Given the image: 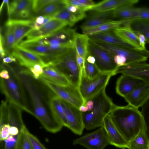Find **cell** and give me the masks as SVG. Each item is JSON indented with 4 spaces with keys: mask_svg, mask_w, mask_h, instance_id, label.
I'll return each instance as SVG.
<instances>
[{
    "mask_svg": "<svg viewBox=\"0 0 149 149\" xmlns=\"http://www.w3.org/2000/svg\"><path fill=\"white\" fill-rule=\"evenodd\" d=\"M53 19H55L66 22L68 25L71 27L78 22L86 17L85 12L79 13H74L65 8L55 13L50 15Z\"/></svg>",
    "mask_w": 149,
    "mask_h": 149,
    "instance_id": "cell-26",
    "label": "cell"
},
{
    "mask_svg": "<svg viewBox=\"0 0 149 149\" xmlns=\"http://www.w3.org/2000/svg\"><path fill=\"white\" fill-rule=\"evenodd\" d=\"M113 20L90 17L81 26V29L94 27Z\"/></svg>",
    "mask_w": 149,
    "mask_h": 149,
    "instance_id": "cell-37",
    "label": "cell"
},
{
    "mask_svg": "<svg viewBox=\"0 0 149 149\" xmlns=\"http://www.w3.org/2000/svg\"><path fill=\"white\" fill-rule=\"evenodd\" d=\"M103 88L91 99L93 107L90 111L82 113L85 128L90 130L102 126L105 117L109 114L115 106Z\"/></svg>",
    "mask_w": 149,
    "mask_h": 149,
    "instance_id": "cell-3",
    "label": "cell"
},
{
    "mask_svg": "<svg viewBox=\"0 0 149 149\" xmlns=\"http://www.w3.org/2000/svg\"><path fill=\"white\" fill-rule=\"evenodd\" d=\"M87 111H91L93 107V102L91 99L87 101L85 105Z\"/></svg>",
    "mask_w": 149,
    "mask_h": 149,
    "instance_id": "cell-51",
    "label": "cell"
},
{
    "mask_svg": "<svg viewBox=\"0 0 149 149\" xmlns=\"http://www.w3.org/2000/svg\"><path fill=\"white\" fill-rule=\"evenodd\" d=\"M58 1V0H32L33 11L36 13L48 4L56 2Z\"/></svg>",
    "mask_w": 149,
    "mask_h": 149,
    "instance_id": "cell-38",
    "label": "cell"
},
{
    "mask_svg": "<svg viewBox=\"0 0 149 149\" xmlns=\"http://www.w3.org/2000/svg\"><path fill=\"white\" fill-rule=\"evenodd\" d=\"M73 145H80L87 149H104L110 145L106 132L102 127L74 139Z\"/></svg>",
    "mask_w": 149,
    "mask_h": 149,
    "instance_id": "cell-11",
    "label": "cell"
},
{
    "mask_svg": "<svg viewBox=\"0 0 149 149\" xmlns=\"http://www.w3.org/2000/svg\"><path fill=\"white\" fill-rule=\"evenodd\" d=\"M68 25L64 21L53 19L42 26L38 30L33 29L26 36V40L31 41L52 34Z\"/></svg>",
    "mask_w": 149,
    "mask_h": 149,
    "instance_id": "cell-18",
    "label": "cell"
},
{
    "mask_svg": "<svg viewBox=\"0 0 149 149\" xmlns=\"http://www.w3.org/2000/svg\"><path fill=\"white\" fill-rule=\"evenodd\" d=\"M139 8V18L149 20V8Z\"/></svg>",
    "mask_w": 149,
    "mask_h": 149,
    "instance_id": "cell-44",
    "label": "cell"
},
{
    "mask_svg": "<svg viewBox=\"0 0 149 149\" xmlns=\"http://www.w3.org/2000/svg\"><path fill=\"white\" fill-rule=\"evenodd\" d=\"M109 115L115 127L128 142L144 132V119L138 108L129 104L124 106L116 105Z\"/></svg>",
    "mask_w": 149,
    "mask_h": 149,
    "instance_id": "cell-2",
    "label": "cell"
},
{
    "mask_svg": "<svg viewBox=\"0 0 149 149\" xmlns=\"http://www.w3.org/2000/svg\"><path fill=\"white\" fill-rule=\"evenodd\" d=\"M9 72L10 78L5 79L0 78V88L8 102L17 106L33 116V113L28 104L26 92L23 84L15 70L11 67Z\"/></svg>",
    "mask_w": 149,
    "mask_h": 149,
    "instance_id": "cell-4",
    "label": "cell"
},
{
    "mask_svg": "<svg viewBox=\"0 0 149 149\" xmlns=\"http://www.w3.org/2000/svg\"><path fill=\"white\" fill-rule=\"evenodd\" d=\"M0 77L4 79H8L10 77L9 71L6 69H2L0 72Z\"/></svg>",
    "mask_w": 149,
    "mask_h": 149,
    "instance_id": "cell-49",
    "label": "cell"
},
{
    "mask_svg": "<svg viewBox=\"0 0 149 149\" xmlns=\"http://www.w3.org/2000/svg\"><path fill=\"white\" fill-rule=\"evenodd\" d=\"M27 130L25 126L20 130L17 141L16 149H32L27 135Z\"/></svg>",
    "mask_w": 149,
    "mask_h": 149,
    "instance_id": "cell-33",
    "label": "cell"
},
{
    "mask_svg": "<svg viewBox=\"0 0 149 149\" xmlns=\"http://www.w3.org/2000/svg\"><path fill=\"white\" fill-rule=\"evenodd\" d=\"M48 97L49 108L53 116L57 121L62 123L63 126L68 127L67 122L60 99L53 92L49 93Z\"/></svg>",
    "mask_w": 149,
    "mask_h": 149,
    "instance_id": "cell-23",
    "label": "cell"
},
{
    "mask_svg": "<svg viewBox=\"0 0 149 149\" xmlns=\"http://www.w3.org/2000/svg\"><path fill=\"white\" fill-rule=\"evenodd\" d=\"M5 34L4 44L6 50L8 51L14 47V29L13 26H7Z\"/></svg>",
    "mask_w": 149,
    "mask_h": 149,
    "instance_id": "cell-34",
    "label": "cell"
},
{
    "mask_svg": "<svg viewBox=\"0 0 149 149\" xmlns=\"http://www.w3.org/2000/svg\"><path fill=\"white\" fill-rule=\"evenodd\" d=\"M136 34L139 38L140 46L143 49H146L145 45L146 40L144 36L141 34L136 33Z\"/></svg>",
    "mask_w": 149,
    "mask_h": 149,
    "instance_id": "cell-47",
    "label": "cell"
},
{
    "mask_svg": "<svg viewBox=\"0 0 149 149\" xmlns=\"http://www.w3.org/2000/svg\"><path fill=\"white\" fill-rule=\"evenodd\" d=\"M129 75L149 84V64L144 62L131 63L118 67L114 73Z\"/></svg>",
    "mask_w": 149,
    "mask_h": 149,
    "instance_id": "cell-15",
    "label": "cell"
},
{
    "mask_svg": "<svg viewBox=\"0 0 149 149\" xmlns=\"http://www.w3.org/2000/svg\"><path fill=\"white\" fill-rule=\"evenodd\" d=\"M143 81L133 77L122 74L117 81L116 87V93L123 97L131 93Z\"/></svg>",
    "mask_w": 149,
    "mask_h": 149,
    "instance_id": "cell-21",
    "label": "cell"
},
{
    "mask_svg": "<svg viewBox=\"0 0 149 149\" xmlns=\"http://www.w3.org/2000/svg\"><path fill=\"white\" fill-rule=\"evenodd\" d=\"M15 71L31 99L33 116L48 132L54 133L60 131L63 126V124L57 121L47 110L43 95L29 71L24 69Z\"/></svg>",
    "mask_w": 149,
    "mask_h": 149,
    "instance_id": "cell-1",
    "label": "cell"
},
{
    "mask_svg": "<svg viewBox=\"0 0 149 149\" xmlns=\"http://www.w3.org/2000/svg\"><path fill=\"white\" fill-rule=\"evenodd\" d=\"M139 1L138 0H105L95 4L91 10L97 13L109 11L123 6H132Z\"/></svg>",
    "mask_w": 149,
    "mask_h": 149,
    "instance_id": "cell-22",
    "label": "cell"
},
{
    "mask_svg": "<svg viewBox=\"0 0 149 149\" xmlns=\"http://www.w3.org/2000/svg\"><path fill=\"white\" fill-rule=\"evenodd\" d=\"M112 73H101L92 79L88 78L83 73L79 89L85 102L91 99L103 88L106 87Z\"/></svg>",
    "mask_w": 149,
    "mask_h": 149,
    "instance_id": "cell-8",
    "label": "cell"
},
{
    "mask_svg": "<svg viewBox=\"0 0 149 149\" xmlns=\"http://www.w3.org/2000/svg\"><path fill=\"white\" fill-rule=\"evenodd\" d=\"M102 127L106 132L110 145L122 149L128 148L129 142L125 139L115 127L109 114L104 118Z\"/></svg>",
    "mask_w": 149,
    "mask_h": 149,
    "instance_id": "cell-19",
    "label": "cell"
},
{
    "mask_svg": "<svg viewBox=\"0 0 149 149\" xmlns=\"http://www.w3.org/2000/svg\"><path fill=\"white\" fill-rule=\"evenodd\" d=\"M128 149H149V139L143 132L129 142Z\"/></svg>",
    "mask_w": 149,
    "mask_h": 149,
    "instance_id": "cell-31",
    "label": "cell"
},
{
    "mask_svg": "<svg viewBox=\"0 0 149 149\" xmlns=\"http://www.w3.org/2000/svg\"><path fill=\"white\" fill-rule=\"evenodd\" d=\"M0 54L1 58H4L6 55L4 47V38L0 34Z\"/></svg>",
    "mask_w": 149,
    "mask_h": 149,
    "instance_id": "cell-45",
    "label": "cell"
},
{
    "mask_svg": "<svg viewBox=\"0 0 149 149\" xmlns=\"http://www.w3.org/2000/svg\"><path fill=\"white\" fill-rule=\"evenodd\" d=\"M12 55L16 58L20 65L28 69L36 64L40 65L44 68L49 65L40 56L24 49L19 45L13 49Z\"/></svg>",
    "mask_w": 149,
    "mask_h": 149,
    "instance_id": "cell-14",
    "label": "cell"
},
{
    "mask_svg": "<svg viewBox=\"0 0 149 149\" xmlns=\"http://www.w3.org/2000/svg\"><path fill=\"white\" fill-rule=\"evenodd\" d=\"M76 32L75 30L65 27L46 37L31 41H23L22 44H33L49 46L56 49L74 48V40Z\"/></svg>",
    "mask_w": 149,
    "mask_h": 149,
    "instance_id": "cell-5",
    "label": "cell"
},
{
    "mask_svg": "<svg viewBox=\"0 0 149 149\" xmlns=\"http://www.w3.org/2000/svg\"><path fill=\"white\" fill-rule=\"evenodd\" d=\"M82 72L90 79H94L102 73L95 64L90 63L86 61Z\"/></svg>",
    "mask_w": 149,
    "mask_h": 149,
    "instance_id": "cell-35",
    "label": "cell"
},
{
    "mask_svg": "<svg viewBox=\"0 0 149 149\" xmlns=\"http://www.w3.org/2000/svg\"><path fill=\"white\" fill-rule=\"evenodd\" d=\"M40 76L61 86H67L70 84L65 76L54 65L44 68Z\"/></svg>",
    "mask_w": 149,
    "mask_h": 149,
    "instance_id": "cell-25",
    "label": "cell"
},
{
    "mask_svg": "<svg viewBox=\"0 0 149 149\" xmlns=\"http://www.w3.org/2000/svg\"><path fill=\"white\" fill-rule=\"evenodd\" d=\"M149 97V84L143 81L123 98L128 104L138 109Z\"/></svg>",
    "mask_w": 149,
    "mask_h": 149,
    "instance_id": "cell-20",
    "label": "cell"
},
{
    "mask_svg": "<svg viewBox=\"0 0 149 149\" xmlns=\"http://www.w3.org/2000/svg\"><path fill=\"white\" fill-rule=\"evenodd\" d=\"M60 100L67 122L68 128L75 134L81 135L85 128L82 112L73 105Z\"/></svg>",
    "mask_w": 149,
    "mask_h": 149,
    "instance_id": "cell-12",
    "label": "cell"
},
{
    "mask_svg": "<svg viewBox=\"0 0 149 149\" xmlns=\"http://www.w3.org/2000/svg\"><path fill=\"white\" fill-rule=\"evenodd\" d=\"M5 0H4L1 3V6H0V13H1V10L2 8V7L3 6V5L4 4H5Z\"/></svg>",
    "mask_w": 149,
    "mask_h": 149,
    "instance_id": "cell-52",
    "label": "cell"
},
{
    "mask_svg": "<svg viewBox=\"0 0 149 149\" xmlns=\"http://www.w3.org/2000/svg\"><path fill=\"white\" fill-rule=\"evenodd\" d=\"M113 60L115 63L118 67L125 65L127 64V58L123 56L115 55L114 56Z\"/></svg>",
    "mask_w": 149,
    "mask_h": 149,
    "instance_id": "cell-42",
    "label": "cell"
},
{
    "mask_svg": "<svg viewBox=\"0 0 149 149\" xmlns=\"http://www.w3.org/2000/svg\"><path fill=\"white\" fill-rule=\"evenodd\" d=\"M85 61L92 64H95V59L94 56L88 52L86 57Z\"/></svg>",
    "mask_w": 149,
    "mask_h": 149,
    "instance_id": "cell-50",
    "label": "cell"
},
{
    "mask_svg": "<svg viewBox=\"0 0 149 149\" xmlns=\"http://www.w3.org/2000/svg\"><path fill=\"white\" fill-rule=\"evenodd\" d=\"M16 58L12 55L4 57L3 59V62L4 63H8L13 62H16Z\"/></svg>",
    "mask_w": 149,
    "mask_h": 149,
    "instance_id": "cell-48",
    "label": "cell"
},
{
    "mask_svg": "<svg viewBox=\"0 0 149 149\" xmlns=\"http://www.w3.org/2000/svg\"><path fill=\"white\" fill-rule=\"evenodd\" d=\"M88 52L95 59V65L102 73H114L118 68L115 63L114 56L92 43L90 40Z\"/></svg>",
    "mask_w": 149,
    "mask_h": 149,
    "instance_id": "cell-9",
    "label": "cell"
},
{
    "mask_svg": "<svg viewBox=\"0 0 149 149\" xmlns=\"http://www.w3.org/2000/svg\"><path fill=\"white\" fill-rule=\"evenodd\" d=\"M43 68L44 67L41 65L36 64L29 69V70L34 79H39L40 76L43 73Z\"/></svg>",
    "mask_w": 149,
    "mask_h": 149,
    "instance_id": "cell-40",
    "label": "cell"
},
{
    "mask_svg": "<svg viewBox=\"0 0 149 149\" xmlns=\"http://www.w3.org/2000/svg\"><path fill=\"white\" fill-rule=\"evenodd\" d=\"M90 41L88 36L84 34L76 33L74 40V46L76 52L85 61L88 53V47Z\"/></svg>",
    "mask_w": 149,
    "mask_h": 149,
    "instance_id": "cell-27",
    "label": "cell"
},
{
    "mask_svg": "<svg viewBox=\"0 0 149 149\" xmlns=\"http://www.w3.org/2000/svg\"><path fill=\"white\" fill-rule=\"evenodd\" d=\"M9 19H30L31 16L32 0H16L9 3L8 9Z\"/></svg>",
    "mask_w": 149,
    "mask_h": 149,
    "instance_id": "cell-16",
    "label": "cell"
},
{
    "mask_svg": "<svg viewBox=\"0 0 149 149\" xmlns=\"http://www.w3.org/2000/svg\"><path fill=\"white\" fill-rule=\"evenodd\" d=\"M124 20H113L95 27L82 29V30L84 34L88 36L95 33L111 31L120 26Z\"/></svg>",
    "mask_w": 149,
    "mask_h": 149,
    "instance_id": "cell-28",
    "label": "cell"
},
{
    "mask_svg": "<svg viewBox=\"0 0 149 149\" xmlns=\"http://www.w3.org/2000/svg\"><path fill=\"white\" fill-rule=\"evenodd\" d=\"M21 129L15 126H10L9 130L10 135L13 136L17 135L19 134Z\"/></svg>",
    "mask_w": 149,
    "mask_h": 149,
    "instance_id": "cell-46",
    "label": "cell"
},
{
    "mask_svg": "<svg viewBox=\"0 0 149 149\" xmlns=\"http://www.w3.org/2000/svg\"><path fill=\"white\" fill-rule=\"evenodd\" d=\"M141 107V112L145 124L144 132L149 139V97Z\"/></svg>",
    "mask_w": 149,
    "mask_h": 149,
    "instance_id": "cell-36",
    "label": "cell"
},
{
    "mask_svg": "<svg viewBox=\"0 0 149 149\" xmlns=\"http://www.w3.org/2000/svg\"><path fill=\"white\" fill-rule=\"evenodd\" d=\"M10 125L8 124L0 125V141H3L6 139L10 135Z\"/></svg>",
    "mask_w": 149,
    "mask_h": 149,
    "instance_id": "cell-41",
    "label": "cell"
},
{
    "mask_svg": "<svg viewBox=\"0 0 149 149\" xmlns=\"http://www.w3.org/2000/svg\"><path fill=\"white\" fill-rule=\"evenodd\" d=\"M122 149H125L124 148H123Z\"/></svg>",
    "mask_w": 149,
    "mask_h": 149,
    "instance_id": "cell-53",
    "label": "cell"
},
{
    "mask_svg": "<svg viewBox=\"0 0 149 149\" xmlns=\"http://www.w3.org/2000/svg\"><path fill=\"white\" fill-rule=\"evenodd\" d=\"M35 17L25 19H8L5 23L6 26H13L14 29V47L18 45L21 40L33 29Z\"/></svg>",
    "mask_w": 149,
    "mask_h": 149,
    "instance_id": "cell-17",
    "label": "cell"
},
{
    "mask_svg": "<svg viewBox=\"0 0 149 149\" xmlns=\"http://www.w3.org/2000/svg\"><path fill=\"white\" fill-rule=\"evenodd\" d=\"M76 56L75 49H72L52 65L57 68L65 76L71 84L79 88L81 75Z\"/></svg>",
    "mask_w": 149,
    "mask_h": 149,
    "instance_id": "cell-7",
    "label": "cell"
},
{
    "mask_svg": "<svg viewBox=\"0 0 149 149\" xmlns=\"http://www.w3.org/2000/svg\"><path fill=\"white\" fill-rule=\"evenodd\" d=\"M39 80L60 99L79 109L81 105H85L84 100L78 88L71 84L67 86H61L41 76Z\"/></svg>",
    "mask_w": 149,
    "mask_h": 149,
    "instance_id": "cell-6",
    "label": "cell"
},
{
    "mask_svg": "<svg viewBox=\"0 0 149 149\" xmlns=\"http://www.w3.org/2000/svg\"><path fill=\"white\" fill-rule=\"evenodd\" d=\"M27 135L31 143L32 149H47L38 139L28 130Z\"/></svg>",
    "mask_w": 149,
    "mask_h": 149,
    "instance_id": "cell-39",
    "label": "cell"
},
{
    "mask_svg": "<svg viewBox=\"0 0 149 149\" xmlns=\"http://www.w3.org/2000/svg\"><path fill=\"white\" fill-rule=\"evenodd\" d=\"M122 25L130 28L135 33L143 35L149 44V21L140 18L125 19Z\"/></svg>",
    "mask_w": 149,
    "mask_h": 149,
    "instance_id": "cell-24",
    "label": "cell"
},
{
    "mask_svg": "<svg viewBox=\"0 0 149 149\" xmlns=\"http://www.w3.org/2000/svg\"><path fill=\"white\" fill-rule=\"evenodd\" d=\"M133 7L132 6H125L113 10V19L118 18L121 19V20L132 19Z\"/></svg>",
    "mask_w": 149,
    "mask_h": 149,
    "instance_id": "cell-32",
    "label": "cell"
},
{
    "mask_svg": "<svg viewBox=\"0 0 149 149\" xmlns=\"http://www.w3.org/2000/svg\"><path fill=\"white\" fill-rule=\"evenodd\" d=\"M91 40L117 46L134 51L143 52V49L120 38L111 31L95 33L88 36Z\"/></svg>",
    "mask_w": 149,
    "mask_h": 149,
    "instance_id": "cell-13",
    "label": "cell"
},
{
    "mask_svg": "<svg viewBox=\"0 0 149 149\" xmlns=\"http://www.w3.org/2000/svg\"><path fill=\"white\" fill-rule=\"evenodd\" d=\"M112 31L115 35L123 39L141 47L139 45L138 36L130 28L120 26Z\"/></svg>",
    "mask_w": 149,
    "mask_h": 149,
    "instance_id": "cell-29",
    "label": "cell"
},
{
    "mask_svg": "<svg viewBox=\"0 0 149 149\" xmlns=\"http://www.w3.org/2000/svg\"><path fill=\"white\" fill-rule=\"evenodd\" d=\"M90 40L94 44L114 56L118 55L125 56L127 60V65L134 63L145 62L149 57V51L147 50L143 52H139L117 46Z\"/></svg>",
    "mask_w": 149,
    "mask_h": 149,
    "instance_id": "cell-10",
    "label": "cell"
},
{
    "mask_svg": "<svg viewBox=\"0 0 149 149\" xmlns=\"http://www.w3.org/2000/svg\"><path fill=\"white\" fill-rule=\"evenodd\" d=\"M76 58L77 63L80 70L81 77L82 72L84 68L85 61L84 58L80 56L77 52Z\"/></svg>",
    "mask_w": 149,
    "mask_h": 149,
    "instance_id": "cell-43",
    "label": "cell"
},
{
    "mask_svg": "<svg viewBox=\"0 0 149 149\" xmlns=\"http://www.w3.org/2000/svg\"><path fill=\"white\" fill-rule=\"evenodd\" d=\"M66 4L63 0H58L56 2L50 3L45 6L36 13V17L45 16L53 15L65 8Z\"/></svg>",
    "mask_w": 149,
    "mask_h": 149,
    "instance_id": "cell-30",
    "label": "cell"
}]
</instances>
